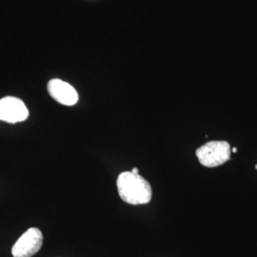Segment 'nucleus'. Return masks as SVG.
Wrapping results in <instances>:
<instances>
[{
    "label": "nucleus",
    "mask_w": 257,
    "mask_h": 257,
    "mask_svg": "<svg viewBox=\"0 0 257 257\" xmlns=\"http://www.w3.org/2000/svg\"><path fill=\"white\" fill-rule=\"evenodd\" d=\"M116 185L119 196L124 202L131 205H143L152 199V187L139 174L124 172L118 175Z\"/></svg>",
    "instance_id": "f257e3e1"
},
{
    "label": "nucleus",
    "mask_w": 257,
    "mask_h": 257,
    "mask_svg": "<svg viewBox=\"0 0 257 257\" xmlns=\"http://www.w3.org/2000/svg\"><path fill=\"white\" fill-rule=\"evenodd\" d=\"M195 154L201 165L214 168L230 160L231 148L226 141H211L198 148Z\"/></svg>",
    "instance_id": "f03ea898"
},
{
    "label": "nucleus",
    "mask_w": 257,
    "mask_h": 257,
    "mask_svg": "<svg viewBox=\"0 0 257 257\" xmlns=\"http://www.w3.org/2000/svg\"><path fill=\"white\" fill-rule=\"evenodd\" d=\"M43 243V234L37 228L26 230L12 248L14 257H32L39 251Z\"/></svg>",
    "instance_id": "7ed1b4c3"
},
{
    "label": "nucleus",
    "mask_w": 257,
    "mask_h": 257,
    "mask_svg": "<svg viewBox=\"0 0 257 257\" xmlns=\"http://www.w3.org/2000/svg\"><path fill=\"white\" fill-rule=\"evenodd\" d=\"M29 110L25 103L14 96L0 99V120L15 124L27 119Z\"/></svg>",
    "instance_id": "20e7f679"
},
{
    "label": "nucleus",
    "mask_w": 257,
    "mask_h": 257,
    "mask_svg": "<svg viewBox=\"0 0 257 257\" xmlns=\"http://www.w3.org/2000/svg\"><path fill=\"white\" fill-rule=\"evenodd\" d=\"M47 88L50 95L62 105L73 106L78 101V93L69 83L60 79H52L48 83Z\"/></svg>",
    "instance_id": "39448f33"
},
{
    "label": "nucleus",
    "mask_w": 257,
    "mask_h": 257,
    "mask_svg": "<svg viewBox=\"0 0 257 257\" xmlns=\"http://www.w3.org/2000/svg\"><path fill=\"white\" fill-rule=\"evenodd\" d=\"M131 172H132V173H134V174H137V175L139 174V171H138V168H134V169H133Z\"/></svg>",
    "instance_id": "423d86ee"
},
{
    "label": "nucleus",
    "mask_w": 257,
    "mask_h": 257,
    "mask_svg": "<svg viewBox=\"0 0 257 257\" xmlns=\"http://www.w3.org/2000/svg\"><path fill=\"white\" fill-rule=\"evenodd\" d=\"M236 151H237V149H236V148H233V149H232V152H233V153H235Z\"/></svg>",
    "instance_id": "0eeeda50"
}]
</instances>
